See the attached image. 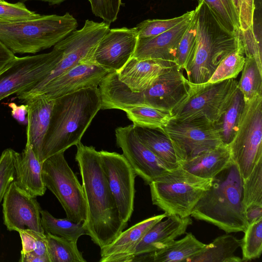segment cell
Masks as SVG:
<instances>
[{"instance_id":"cell-1","label":"cell","mask_w":262,"mask_h":262,"mask_svg":"<svg viewBox=\"0 0 262 262\" xmlns=\"http://www.w3.org/2000/svg\"><path fill=\"white\" fill-rule=\"evenodd\" d=\"M76 146L75 160L82 179L87 209V219L82 225L86 235L101 248L113 242L127 224L120 217L99 151L81 142Z\"/></svg>"},{"instance_id":"cell-2","label":"cell","mask_w":262,"mask_h":262,"mask_svg":"<svg viewBox=\"0 0 262 262\" xmlns=\"http://www.w3.org/2000/svg\"><path fill=\"white\" fill-rule=\"evenodd\" d=\"M101 107L98 88L82 89L54 99L43 139L41 161L64 152L81 139Z\"/></svg>"},{"instance_id":"cell-3","label":"cell","mask_w":262,"mask_h":262,"mask_svg":"<svg viewBox=\"0 0 262 262\" xmlns=\"http://www.w3.org/2000/svg\"><path fill=\"white\" fill-rule=\"evenodd\" d=\"M189 88V82L183 70L177 64L140 92L130 91L118 79L116 72L109 73L98 86L101 109L125 111L135 106H148L170 113L186 98Z\"/></svg>"},{"instance_id":"cell-4","label":"cell","mask_w":262,"mask_h":262,"mask_svg":"<svg viewBox=\"0 0 262 262\" xmlns=\"http://www.w3.org/2000/svg\"><path fill=\"white\" fill-rule=\"evenodd\" d=\"M190 216L226 233L244 231L248 224L243 203V179L232 161L212 180Z\"/></svg>"},{"instance_id":"cell-5","label":"cell","mask_w":262,"mask_h":262,"mask_svg":"<svg viewBox=\"0 0 262 262\" xmlns=\"http://www.w3.org/2000/svg\"><path fill=\"white\" fill-rule=\"evenodd\" d=\"M195 10L197 17L195 47L185 69L192 83L207 82L221 61L237 47L240 30L235 34L227 30L203 0Z\"/></svg>"},{"instance_id":"cell-6","label":"cell","mask_w":262,"mask_h":262,"mask_svg":"<svg viewBox=\"0 0 262 262\" xmlns=\"http://www.w3.org/2000/svg\"><path fill=\"white\" fill-rule=\"evenodd\" d=\"M78 27L69 12L63 15H43L14 22L0 21V41L14 54H35L50 48Z\"/></svg>"},{"instance_id":"cell-7","label":"cell","mask_w":262,"mask_h":262,"mask_svg":"<svg viewBox=\"0 0 262 262\" xmlns=\"http://www.w3.org/2000/svg\"><path fill=\"white\" fill-rule=\"evenodd\" d=\"M212 180L196 176L179 166L149 184L152 204L167 216H190Z\"/></svg>"},{"instance_id":"cell-8","label":"cell","mask_w":262,"mask_h":262,"mask_svg":"<svg viewBox=\"0 0 262 262\" xmlns=\"http://www.w3.org/2000/svg\"><path fill=\"white\" fill-rule=\"evenodd\" d=\"M110 26L104 21L86 20L81 29L73 31L53 46L55 67L50 74L34 86L16 94V97L25 102L53 79L81 62L91 61L97 45Z\"/></svg>"},{"instance_id":"cell-9","label":"cell","mask_w":262,"mask_h":262,"mask_svg":"<svg viewBox=\"0 0 262 262\" xmlns=\"http://www.w3.org/2000/svg\"><path fill=\"white\" fill-rule=\"evenodd\" d=\"M41 175L45 187L58 199L67 218L77 223L85 222L87 209L83 188L67 162L64 152L43 161Z\"/></svg>"},{"instance_id":"cell-10","label":"cell","mask_w":262,"mask_h":262,"mask_svg":"<svg viewBox=\"0 0 262 262\" xmlns=\"http://www.w3.org/2000/svg\"><path fill=\"white\" fill-rule=\"evenodd\" d=\"M228 146L232 161L246 179L262 159V95L245 101L237 130Z\"/></svg>"},{"instance_id":"cell-11","label":"cell","mask_w":262,"mask_h":262,"mask_svg":"<svg viewBox=\"0 0 262 262\" xmlns=\"http://www.w3.org/2000/svg\"><path fill=\"white\" fill-rule=\"evenodd\" d=\"M237 83L235 78L215 83L189 82L187 96L171 112L172 118H202L214 123Z\"/></svg>"},{"instance_id":"cell-12","label":"cell","mask_w":262,"mask_h":262,"mask_svg":"<svg viewBox=\"0 0 262 262\" xmlns=\"http://www.w3.org/2000/svg\"><path fill=\"white\" fill-rule=\"evenodd\" d=\"M162 128L173 141L181 163L223 144L213 123L205 119L172 117Z\"/></svg>"},{"instance_id":"cell-13","label":"cell","mask_w":262,"mask_h":262,"mask_svg":"<svg viewBox=\"0 0 262 262\" xmlns=\"http://www.w3.org/2000/svg\"><path fill=\"white\" fill-rule=\"evenodd\" d=\"M53 68L51 51L15 56L10 65L0 74V101L34 86L47 77Z\"/></svg>"},{"instance_id":"cell-14","label":"cell","mask_w":262,"mask_h":262,"mask_svg":"<svg viewBox=\"0 0 262 262\" xmlns=\"http://www.w3.org/2000/svg\"><path fill=\"white\" fill-rule=\"evenodd\" d=\"M99 153L120 217L124 223L127 224L134 211L137 174L123 155L103 150Z\"/></svg>"},{"instance_id":"cell-15","label":"cell","mask_w":262,"mask_h":262,"mask_svg":"<svg viewBox=\"0 0 262 262\" xmlns=\"http://www.w3.org/2000/svg\"><path fill=\"white\" fill-rule=\"evenodd\" d=\"M116 143L137 176L146 184L171 170L136 134L133 125L115 129Z\"/></svg>"},{"instance_id":"cell-16","label":"cell","mask_w":262,"mask_h":262,"mask_svg":"<svg viewBox=\"0 0 262 262\" xmlns=\"http://www.w3.org/2000/svg\"><path fill=\"white\" fill-rule=\"evenodd\" d=\"M138 39L135 27L109 29L97 45L91 61L110 73H118L133 57Z\"/></svg>"},{"instance_id":"cell-17","label":"cell","mask_w":262,"mask_h":262,"mask_svg":"<svg viewBox=\"0 0 262 262\" xmlns=\"http://www.w3.org/2000/svg\"><path fill=\"white\" fill-rule=\"evenodd\" d=\"M2 207L4 224L8 230L31 229L45 233L39 203L36 198L18 188L14 181L5 192Z\"/></svg>"},{"instance_id":"cell-18","label":"cell","mask_w":262,"mask_h":262,"mask_svg":"<svg viewBox=\"0 0 262 262\" xmlns=\"http://www.w3.org/2000/svg\"><path fill=\"white\" fill-rule=\"evenodd\" d=\"M109 73L91 60L82 61L53 79L30 98L44 94L55 99L82 89L97 88Z\"/></svg>"},{"instance_id":"cell-19","label":"cell","mask_w":262,"mask_h":262,"mask_svg":"<svg viewBox=\"0 0 262 262\" xmlns=\"http://www.w3.org/2000/svg\"><path fill=\"white\" fill-rule=\"evenodd\" d=\"M194 14L157 36L138 38L133 57L139 60L157 59L175 63L179 42Z\"/></svg>"},{"instance_id":"cell-20","label":"cell","mask_w":262,"mask_h":262,"mask_svg":"<svg viewBox=\"0 0 262 262\" xmlns=\"http://www.w3.org/2000/svg\"><path fill=\"white\" fill-rule=\"evenodd\" d=\"M167 217L163 214L144 220L122 231L111 243L100 248V262H132L136 248L154 225Z\"/></svg>"},{"instance_id":"cell-21","label":"cell","mask_w":262,"mask_h":262,"mask_svg":"<svg viewBox=\"0 0 262 262\" xmlns=\"http://www.w3.org/2000/svg\"><path fill=\"white\" fill-rule=\"evenodd\" d=\"M175 64L169 61L139 60L132 57L122 69L116 72L118 79L133 92H140L150 86L161 75Z\"/></svg>"},{"instance_id":"cell-22","label":"cell","mask_w":262,"mask_h":262,"mask_svg":"<svg viewBox=\"0 0 262 262\" xmlns=\"http://www.w3.org/2000/svg\"><path fill=\"white\" fill-rule=\"evenodd\" d=\"M27 105L26 145L32 147L40 162L43 139L47 132L54 99L44 94L31 97L25 101Z\"/></svg>"},{"instance_id":"cell-23","label":"cell","mask_w":262,"mask_h":262,"mask_svg":"<svg viewBox=\"0 0 262 262\" xmlns=\"http://www.w3.org/2000/svg\"><path fill=\"white\" fill-rule=\"evenodd\" d=\"M14 182L17 186L31 196L36 198L45 193L46 187L42 179V162L32 147L26 145L21 152L13 151Z\"/></svg>"},{"instance_id":"cell-24","label":"cell","mask_w":262,"mask_h":262,"mask_svg":"<svg viewBox=\"0 0 262 262\" xmlns=\"http://www.w3.org/2000/svg\"><path fill=\"white\" fill-rule=\"evenodd\" d=\"M167 217L166 220L157 223L145 233L136 248L135 257L162 249L177 237L184 234L188 227L192 223L190 216L181 217L170 215Z\"/></svg>"},{"instance_id":"cell-25","label":"cell","mask_w":262,"mask_h":262,"mask_svg":"<svg viewBox=\"0 0 262 262\" xmlns=\"http://www.w3.org/2000/svg\"><path fill=\"white\" fill-rule=\"evenodd\" d=\"M133 127L141 142L170 170L180 166L181 160L176 146L162 127H146L134 125Z\"/></svg>"},{"instance_id":"cell-26","label":"cell","mask_w":262,"mask_h":262,"mask_svg":"<svg viewBox=\"0 0 262 262\" xmlns=\"http://www.w3.org/2000/svg\"><path fill=\"white\" fill-rule=\"evenodd\" d=\"M232 161L228 146L222 144L189 160L180 166L189 172L204 179H212Z\"/></svg>"},{"instance_id":"cell-27","label":"cell","mask_w":262,"mask_h":262,"mask_svg":"<svg viewBox=\"0 0 262 262\" xmlns=\"http://www.w3.org/2000/svg\"><path fill=\"white\" fill-rule=\"evenodd\" d=\"M206 244L199 241L191 233L183 238L173 241L158 251L136 256L133 261L178 262L186 261L199 253Z\"/></svg>"},{"instance_id":"cell-28","label":"cell","mask_w":262,"mask_h":262,"mask_svg":"<svg viewBox=\"0 0 262 262\" xmlns=\"http://www.w3.org/2000/svg\"><path fill=\"white\" fill-rule=\"evenodd\" d=\"M245 101L237 87L234 89L213 123L223 144L228 146L237 130Z\"/></svg>"},{"instance_id":"cell-29","label":"cell","mask_w":262,"mask_h":262,"mask_svg":"<svg viewBox=\"0 0 262 262\" xmlns=\"http://www.w3.org/2000/svg\"><path fill=\"white\" fill-rule=\"evenodd\" d=\"M242 239L231 234H224L206 245L199 253L188 259L186 262H241L242 258L234 255L241 247Z\"/></svg>"},{"instance_id":"cell-30","label":"cell","mask_w":262,"mask_h":262,"mask_svg":"<svg viewBox=\"0 0 262 262\" xmlns=\"http://www.w3.org/2000/svg\"><path fill=\"white\" fill-rule=\"evenodd\" d=\"M41 222L45 233H49L77 243L86 235L82 223H75L68 218L57 219L47 210H41Z\"/></svg>"},{"instance_id":"cell-31","label":"cell","mask_w":262,"mask_h":262,"mask_svg":"<svg viewBox=\"0 0 262 262\" xmlns=\"http://www.w3.org/2000/svg\"><path fill=\"white\" fill-rule=\"evenodd\" d=\"M50 262H85L77 243L49 233L46 234Z\"/></svg>"},{"instance_id":"cell-32","label":"cell","mask_w":262,"mask_h":262,"mask_svg":"<svg viewBox=\"0 0 262 262\" xmlns=\"http://www.w3.org/2000/svg\"><path fill=\"white\" fill-rule=\"evenodd\" d=\"M244 55V48L240 35L236 48L221 61L207 82L215 83L235 78L243 69L245 62Z\"/></svg>"},{"instance_id":"cell-33","label":"cell","mask_w":262,"mask_h":262,"mask_svg":"<svg viewBox=\"0 0 262 262\" xmlns=\"http://www.w3.org/2000/svg\"><path fill=\"white\" fill-rule=\"evenodd\" d=\"M133 125L146 127H163L172 118L170 112L148 106H137L125 110Z\"/></svg>"},{"instance_id":"cell-34","label":"cell","mask_w":262,"mask_h":262,"mask_svg":"<svg viewBox=\"0 0 262 262\" xmlns=\"http://www.w3.org/2000/svg\"><path fill=\"white\" fill-rule=\"evenodd\" d=\"M237 87L242 93L245 101L251 99L255 95H262V72L252 57H245Z\"/></svg>"},{"instance_id":"cell-35","label":"cell","mask_w":262,"mask_h":262,"mask_svg":"<svg viewBox=\"0 0 262 262\" xmlns=\"http://www.w3.org/2000/svg\"><path fill=\"white\" fill-rule=\"evenodd\" d=\"M242 239L243 261L258 258L262 251V218L248 225Z\"/></svg>"},{"instance_id":"cell-36","label":"cell","mask_w":262,"mask_h":262,"mask_svg":"<svg viewBox=\"0 0 262 262\" xmlns=\"http://www.w3.org/2000/svg\"><path fill=\"white\" fill-rule=\"evenodd\" d=\"M229 32L235 34L239 30L238 18L232 0H203Z\"/></svg>"},{"instance_id":"cell-37","label":"cell","mask_w":262,"mask_h":262,"mask_svg":"<svg viewBox=\"0 0 262 262\" xmlns=\"http://www.w3.org/2000/svg\"><path fill=\"white\" fill-rule=\"evenodd\" d=\"M195 10L188 11L183 15L170 19H146L135 27L138 38H146L157 36L173 28L188 17L192 15Z\"/></svg>"},{"instance_id":"cell-38","label":"cell","mask_w":262,"mask_h":262,"mask_svg":"<svg viewBox=\"0 0 262 262\" xmlns=\"http://www.w3.org/2000/svg\"><path fill=\"white\" fill-rule=\"evenodd\" d=\"M197 35V17L196 11L179 42L175 60L176 64L184 70L193 53Z\"/></svg>"},{"instance_id":"cell-39","label":"cell","mask_w":262,"mask_h":262,"mask_svg":"<svg viewBox=\"0 0 262 262\" xmlns=\"http://www.w3.org/2000/svg\"><path fill=\"white\" fill-rule=\"evenodd\" d=\"M243 203L246 209L252 204H262V159L250 175L243 179Z\"/></svg>"},{"instance_id":"cell-40","label":"cell","mask_w":262,"mask_h":262,"mask_svg":"<svg viewBox=\"0 0 262 262\" xmlns=\"http://www.w3.org/2000/svg\"><path fill=\"white\" fill-rule=\"evenodd\" d=\"M18 232L22 245L20 253H33L47 259L50 262L45 233L31 229L21 230Z\"/></svg>"},{"instance_id":"cell-41","label":"cell","mask_w":262,"mask_h":262,"mask_svg":"<svg viewBox=\"0 0 262 262\" xmlns=\"http://www.w3.org/2000/svg\"><path fill=\"white\" fill-rule=\"evenodd\" d=\"M39 14L27 8L23 3L0 2V21L14 22L37 18Z\"/></svg>"},{"instance_id":"cell-42","label":"cell","mask_w":262,"mask_h":262,"mask_svg":"<svg viewBox=\"0 0 262 262\" xmlns=\"http://www.w3.org/2000/svg\"><path fill=\"white\" fill-rule=\"evenodd\" d=\"M93 13L101 18L109 24L117 18L121 6V0H88Z\"/></svg>"},{"instance_id":"cell-43","label":"cell","mask_w":262,"mask_h":262,"mask_svg":"<svg viewBox=\"0 0 262 262\" xmlns=\"http://www.w3.org/2000/svg\"><path fill=\"white\" fill-rule=\"evenodd\" d=\"M12 148L5 149L0 156V203L10 184L14 179Z\"/></svg>"},{"instance_id":"cell-44","label":"cell","mask_w":262,"mask_h":262,"mask_svg":"<svg viewBox=\"0 0 262 262\" xmlns=\"http://www.w3.org/2000/svg\"><path fill=\"white\" fill-rule=\"evenodd\" d=\"M241 31L254 30V0H232Z\"/></svg>"},{"instance_id":"cell-45","label":"cell","mask_w":262,"mask_h":262,"mask_svg":"<svg viewBox=\"0 0 262 262\" xmlns=\"http://www.w3.org/2000/svg\"><path fill=\"white\" fill-rule=\"evenodd\" d=\"M8 106L11 108L13 118L19 124L27 125L28 123L27 104L18 105L15 103L11 102L8 103Z\"/></svg>"},{"instance_id":"cell-46","label":"cell","mask_w":262,"mask_h":262,"mask_svg":"<svg viewBox=\"0 0 262 262\" xmlns=\"http://www.w3.org/2000/svg\"><path fill=\"white\" fill-rule=\"evenodd\" d=\"M15 57L14 54L0 41V74L10 65Z\"/></svg>"},{"instance_id":"cell-47","label":"cell","mask_w":262,"mask_h":262,"mask_svg":"<svg viewBox=\"0 0 262 262\" xmlns=\"http://www.w3.org/2000/svg\"><path fill=\"white\" fill-rule=\"evenodd\" d=\"M248 224H251L262 218V204H252L246 209Z\"/></svg>"},{"instance_id":"cell-48","label":"cell","mask_w":262,"mask_h":262,"mask_svg":"<svg viewBox=\"0 0 262 262\" xmlns=\"http://www.w3.org/2000/svg\"><path fill=\"white\" fill-rule=\"evenodd\" d=\"M20 262H49V260L42 257L33 253H20Z\"/></svg>"},{"instance_id":"cell-49","label":"cell","mask_w":262,"mask_h":262,"mask_svg":"<svg viewBox=\"0 0 262 262\" xmlns=\"http://www.w3.org/2000/svg\"><path fill=\"white\" fill-rule=\"evenodd\" d=\"M21 3H24L29 1H39L45 2H47L50 5H59L64 2L66 0H19Z\"/></svg>"},{"instance_id":"cell-50","label":"cell","mask_w":262,"mask_h":262,"mask_svg":"<svg viewBox=\"0 0 262 262\" xmlns=\"http://www.w3.org/2000/svg\"><path fill=\"white\" fill-rule=\"evenodd\" d=\"M4 1H5L4 0H0V2H3Z\"/></svg>"},{"instance_id":"cell-51","label":"cell","mask_w":262,"mask_h":262,"mask_svg":"<svg viewBox=\"0 0 262 262\" xmlns=\"http://www.w3.org/2000/svg\"><path fill=\"white\" fill-rule=\"evenodd\" d=\"M199 1V0H198Z\"/></svg>"}]
</instances>
